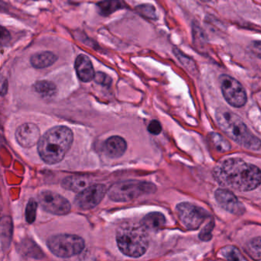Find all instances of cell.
<instances>
[{"mask_svg": "<svg viewBox=\"0 0 261 261\" xmlns=\"http://www.w3.org/2000/svg\"><path fill=\"white\" fill-rule=\"evenodd\" d=\"M215 178L221 186L239 192H250L261 184V170L238 158L221 162L215 169Z\"/></svg>", "mask_w": 261, "mask_h": 261, "instance_id": "1", "label": "cell"}, {"mask_svg": "<svg viewBox=\"0 0 261 261\" xmlns=\"http://www.w3.org/2000/svg\"><path fill=\"white\" fill-rule=\"evenodd\" d=\"M73 133L67 126H59L47 131L38 143V151L47 164H56L63 160L73 143Z\"/></svg>", "mask_w": 261, "mask_h": 261, "instance_id": "2", "label": "cell"}, {"mask_svg": "<svg viewBox=\"0 0 261 261\" xmlns=\"http://www.w3.org/2000/svg\"><path fill=\"white\" fill-rule=\"evenodd\" d=\"M218 126L233 141L250 150H258L261 147V141L253 135L245 123L236 114L227 110L217 111Z\"/></svg>", "mask_w": 261, "mask_h": 261, "instance_id": "3", "label": "cell"}, {"mask_svg": "<svg viewBox=\"0 0 261 261\" xmlns=\"http://www.w3.org/2000/svg\"><path fill=\"white\" fill-rule=\"evenodd\" d=\"M117 242L123 254L130 257H140L149 247V237L142 224L125 226L117 231Z\"/></svg>", "mask_w": 261, "mask_h": 261, "instance_id": "4", "label": "cell"}, {"mask_svg": "<svg viewBox=\"0 0 261 261\" xmlns=\"http://www.w3.org/2000/svg\"><path fill=\"white\" fill-rule=\"evenodd\" d=\"M156 188L152 183L140 181H125L116 183L108 192L114 201H127L135 199L143 194L153 193Z\"/></svg>", "mask_w": 261, "mask_h": 261, "instance_id": "5", "label": "cell"}, {"mask_svg": "<svg viewBox=\"0 0 261 261\" xmlns=\"http://www.w3.org/2000/svg\"><path fill=\"white\" fill-rule=\"evenodd\" d=\"M47 245L53 254L68 258L82 253L85 248V241L77 235L62 233L51 237L47 241Z\"/></svg>", "mask_w": 261, "mask_h": 261, "instance_id": "6", "label": "cell"}, {"mask_svg": "<svg viewBox=\"0 0 261 261\" xmlns=\"http://www.w3.org/2000/svg\"><path fill=\"white\" fill-rule=\"evenodd\" d=\"M221 91L226 101L234 108H241L247 103V93L238 81L227 74L219 77Z\"/></svg>", "mask_w": 261, "mask_h": 261, "instance_id": "7", "label": "cell"}, {"mask_svg": "<svg viewBox=\"0 0 261 261\" xmlns=\"http://www.w3.org/2000/svg\"><path fill=\"white\" fill-rule=\"evenodd\" d=\"M176 212L181 224L188 230H197L210 215L202 207L189 202H181L176 206Z\"/></svg>", "mask_w": 261, "mask_h": 261, "instance_id": "8", "label": "cell"}, {"mask_svg": "<svg viewBox=\"0 0 261 261\" xmlns=\"http://www.w3.org/2000/svg\"><path fill=\"white\" fill-rule=\"evenodd\" d=\"M39 204L42 208L56 215H65L71 211L69 201L62 195L51 191H43L38 195Z\"/></svg>", "mask_w": 261, "mask_h": 261, "instance_id": "9", "label": "cell"}, {"mask_svg": "<svg viewBox=\"0 0 261 261\" xmlns=\"http://www.w3.org/2000/svg\"><path fill=\"white\" fill-rule=\"evenodd\" d=\"M107 193L106 186L97 184L88 186L79 192L76 196L74 203L79 208L83 210L94 208L105 198Z\"/></svg>", "mask_w": 261, "mask_h": 261, "instance_id": "10", "label": "cell"}, {"mask_svg": "<svg viewBox=\"0 0 261 261\" xmlns=\"http://www.w3.org/2000/svg\"><path fill=\"white\" fill-rule=\"evenodd\" d=\"M215 197L218 204L230 213L241 215L245 212V207L240 202L234 194L227 189H218L215 191Z\"/></svg>", "mask_w": 261, "mask_h": 261, "instance_id": "11", "label": "cell"}, {"mask_svg": "<svg viewBox=\"0 0 261 261\" xmlns=\"http://www.w3.org/2000/svg\"><path fill=\"white\" fill-rule=\"evenodd\" d=\"M16 138L22 147H33L40 140V129L34 123H25L18 128Z\"/></svg>", "mask_w": 261, "mask_h": 261, "instance_id": "12", "label": "cell"}, {"mask_svg": "<svg viewBox=\"0 0 261 261\" xmlns=\"http://www.w3.org/2000/svg\"><path fill=\"white\" fill-rule=\"evenodd\" d=\"M75 70L77 77L82 82H90L94 79L95 72L91 59L85 55L77 56L75 61Z\"/></svg>", "mask_w": 261, "mask_h": 261, "instance_id": "13", "label": "cell"}, {"mask_svg": "<svg viewBox=\"0 0 261 261\" xmlns=\"http://www.w3.org/2000/svg\"><path fill=\"white\" fill-rule=\"evenodd\" d=\"M127 144L126 140L118 136L110 137L105 141L103 149L107 155L111 158H120L126 152Z\"/></svg>", "mask_w": 261, "mask_h": 261, "instance_id": "14", "label": "cell"}, {"mask_svg": "<svg viewBox=\"0 0 261 261\" xmlns=\"http://www.w3.org/2000/svg\"><path fill=\"white\" fill-rule=\"evenodd\" d=\"M57 59V56L54 53L51 51H42L33 55L30 59V62L35 68L42 69L54 65Z\"/></svg>", "mask_w": 261, "mask_h": 261, "instance_id": "15", "label": "cell"}, {"mask_svg": "<svg viewBox=\"0 0 261 261\" xmlns=\"http://www.w3.org/2000/svg\"><path fill=\"white\" fill-rule=\"evenodd\" d=\"M166 224V218L160 212H151L142 220L141 224L146 230H158Z\"/></svg>", "mask_w": 261, "mask_h": 261, "instance_id": "16", "label": "cell"}, {"mask_svg": "<svg viewBox=\"0 0 261 261\" xmlns=\"http://www.w3.org/2000/svg\"><path fill=\"white\" fill-rule=\"evenodd\" d=\"M62 186L67 190L80 192L88 187V181L82 176L67 177L62 181Z\"/></svg>", "mask_w": 261, "mask_h": 261, "instance_id": "17", "label": "cell"}, {"mask_svg": "<svg viewBox=\"0 0 261 261\" xmlns=\"http://www.w3.org/2000/svg\"><path fill=\"white\" fill-rule=\"evenodd\" d=\"M97 8L102 16H107L123 8V4L120 0H103L97 4Z\"/></svg>", "mask_w": 261, "mask_h": 261, "instance_id": "18", "label": "cell"}, {"mask_svg": "<svg viewBox=\"0 0 261 261\" xmlns=\"http://www.w3.org/2000/svg\"><path fill=\"white\" fill-rule=\"evenodd\" d=\"M34 89L38 94L44 97H53L57 93L56 85L48 81H40L36 82L34 85Z\"/></svg>", "mask_w": 261, "mask_h": 261, "instance_id": "19", "label": "cell"}, {"mask_svg": "<svg viewBox=\"0 0 261 261\" xmlns=\"http://www.w3.org/2000/svg\"><path fill=\"white\" fill-rule=\"evenodd\" d=\"M210 140L215 149L219 152H227L231 148L229 142L225 140L222 136L216 134V133H212L210 134Z\"/></svg>", "mask_w": 261, "mask_h": 261, "instance_id": "20", "label": "cell"}, {"mask_svg": "<svg viewBox=\"0 0 261 261\" xmlns=\"http://www.w3.org/2000/svg\"><path fill=\"white\" fill-rule=\"evenodd\" d=\"M221 255L229 260H244L246 259L240 250L233 246H227L221 249Z\"/></svg>", "mask_w": 261, "mask_h": 261, "instance_id": "21", "label": "cell"}, {"mask_svg": "<svg viewBox=\"0 0 261 261\" xmlns=\"http://www.w3.org/2000/svg\"><path fill=\"white\" fill-rule=\"evenodd\" d=\"M247 252L255 259L261 258V237L253 238L248 243Z\"/></svg>", "mask_w": 261, "mask_h": 261, "instance_id": "22", "label": "cell"}, {"mask_svg": "<svg viewBox=\"0 0 261 261\" xmlns=\"http://www.w3.org/2000/svg\"><path fill=\"white\" fill-rule=\"evenodd\" d=\"M137 11L143 17L149 19H156V12L155 7L150 4H143L137 7Z\"/></svg>", "mask_w": 261, "mask_h": 261, "instance_id": "23", "label": "cell"}, {"mask_svg": "<svg viewBox=\"0 0 261 261\" xmlns=\"http://www.w3.org/2000/svg\"><path fill=\"white\" fill-rule=\"evenodd\" d=\"M37 207V202L34 199H30L27 204V209H25V219L30 224L34 222L36 220Z\"/></svg>", "mask_w": 261, "mask_h": 261, "instance_id": "24", "label": "cell"}, {"mask_svg": "<svg viewBox=\"0 0 261 261\" xmlns=\"http://www.w3.org/2000/svg\"><path fill=\"white\" fill-rule=\"evenodd\" d=\"M215 223L212 220H210L208 223L204 226L199 233V238L203 241H210L212 238V230H213Z\"/></svg>", "mask_w": 261, "mask_h": 261, "instance_id": "25", "label": "cell"}, {"mask_svg": "<svg viewBox=\"0 0 261 261\" xmlns=\"http://www.w3.org/2000/svg\"><path fill=\"white\" fill-rule=\"evenodd\" d=\"M175 53H176L177 58H178L180 62L186 66V68L190 70V71H194V70H196V66H195L194 62H192V60H190V59L186 57V56H183L180 51H176Z\"/></svg>", "mask_w": 261, "mask_h": 261, "instance_id": "26", "label": "cell"}, {"mask_svg": "<svg viewBox=\"0 0 261 261\" xmlns=\"http://www.w3.org/2000/svg\"><path fill=\"white\" fill-rule=\"evenodd\" d=\"M94 79L97 84H100V85H103V86H110L111 85V82H112L111 77L108 74L102 72L95 74Z\"/></svg>", "mask_w": 261, "mask_h": 261, "instance_id": "27", "label": "cell"}, {"mask_svg": "<svg viewBox=\"0 0 261 261\" xmlns=\"http://www.w3.org/2000/svg\"><path fill=\"white\" fill-rule=\"evenodd\" d=\"M148 131L153 135H159L162 131V126L160 122L152 120L148 126Z\"/></svg>", "mask_w": 261, "mask_h": 261, "instance_id": "28", "label": "cell"}, {"mask_svg": "<svg viewBox=\"0 0 261 261\" xmlns=\"http://www.w3.org/2000/svg\"><path fill=\"white\" fill-rule=\"evenodd\" d=\"M250 49L256 57L261 59V41H255L252 42Z\"/></svg>", "mask_w": 261, "mask_h": 261, "instance_id": "29", "label": "cell"}, {"mask_svg": "<svg viewBox=\"0 0 261 261\" xmlns=\"http://www.w3.org/2000/svg\"><path fill=\"white\" fill-rule=\"evenodd\" d=\"M10 39V34H9L8 31L6 30L5 29L2 28V33H1V42H2L3 45L7 43Z\"/></svg>", "mask_w": 261, "mask_h": 261, "instance_id": "30", "label": "cell"}, {"mask_svg": "<svg viewBox=\"0 0 261 261\" xmlns=\"http://www.w3.org/2000/svg\"><path fill=\"white\" fill-rule=\"evenodd\" d=\"M7 91V80L4 81L2 84V94H4Z\"/></svg>", "mask_w": 261, "mask_h": 261, "instance_id": "31", "label": "cell"}, {"mask_svg": "<svg viewBox=\"0 0 261 261\" xmlns=\"http://www.w3.org/2000/svg\"><path fill=\"white\" fill-rule=\"evenodd\" d=\"M202 1H204V2H212L213 0H202Z\"/></svg>", "mask_w": 261, "mask_h": 261, "instance_id": "32", "label": "cell"}]
</instances>
